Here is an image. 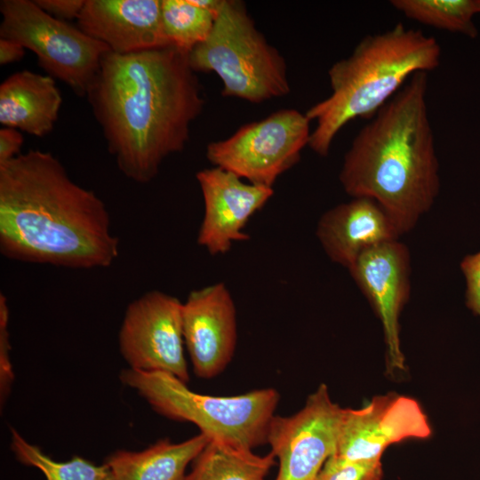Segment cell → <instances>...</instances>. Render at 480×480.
Wrapping results in <instances>:
<instances>
[{
  "instance_id": "obj_25",
  "label": "cell",
  "mask_w": 480,
  "mask_h": 480,
  "mask_svg": "<svg viewBox=\"0 0 480 480\" xmlns=\"http://www.w3.org/2000/svg\"><path fill=\"white\" fill-rule=\"evenodd\" d=\"M460 269L466 280V305L480 317V251L464 257Z\"/></svg>"
},
{
  "instance_id": "obj_23",
  "label": "cell",
  "mask_w": 480,
  "mask_h": 480,
  "mask_svg": "<svg viewBox=\"0 0 480 480\" xmlns=\"http://www.w3.org/2000/svg\"><path fill=\"white\" fill-rule=\"evenodd\" d=\"M381 459L349 460L332 455L314 480H381Z\"/></svg>"
},
{
  "instance_id": "obj_27",
  "label": "cell",
  "mask_w": 480,
  "mask_h": 480,
  "mask_svg": "<svg viewBox=\"0 0 480 480\" xmlns=\"http://www.w3.org/2000/svg\"><path fill=\"white\" fill-rule=\"evenodd\" d=\"M24 139L20 131L4 127L0 130V164L21 154Z\"/></svg>"
},
{
  "instance_id": "obj_1",
  "label": "cell",
  "mask_w": 480,
  "mask_h": 480,
  "mask_svg": "<svg viewBox=\"0 0 480 480\" xmlns=\"http://www.w3.org/2000/svg\"><path fill=\"white\" fill-rule=\"evenodd\" d=\"M188 53L174 46L107 52L86 97L109 154L131 180L146 184L186 147L204 100Z\"/></svg>"
},
{
  "instance_id": "obj_7",
  "label": "cell",
  "mask_w": 480,
  "mask_h": 480,
  "mask_svg": "<svg viewBox=\"0 0 480 480\" xmlns=\"http://www.w3.org/2000/svg\"><path fill=\"white\" fill-rule=\"evenodd\" d=\"M0 12V38L32 51L49 76L65 83L76 95L86 96L102 58L110 52L105 44L48 14L35 1L3 0Z\"/></svg>"
},
{
  "instance_id": "obj_19",
  "label": "cell",
  "mask_w": 480,
  "mask_h": 480,
  "mask_svg": "<svg viewBox=\"0 0 480 480\" xmlns=\"http://www.w3.org/2000/svg\"><path fill=\"white\" fill-rule=\"evenodd\" d=\"M275 459L272 452L260 456L252 450L209 441L194 460L187 480H265Z\"/></svg>"
},
{
  "instance_id": "obj_14",
  "label": "cell",
  "mask_w": 480,
  "mask_h": 480,
  "mask_svg": "<svg viewBox=\"0 0 480 480\" xmlns=\"http://www.w3.org/2000/svg\"><path fill=\"white\" fill-rule=\"evenodd\" d=\"M196 178L204 207L197 243L212 255L224 254L233 243L249 239L244 228L273 196V188L245 183L215 166L197 172Z\"/></svg>"
},
{
  "instance_id": "obj_28",
  "label": "cell",
  "mask_w": 480,
  "mask_h": 480,
  "mask_svg": "<svg viewBox=\"0 0 480 480\" xmlns=\"http://www.w3.org/2000/svg\"><path fill=\"white\" fill-rule=\"evenodd\" d=\"M25 55V47L20 43L0 38V64L6 65L20 60Z\"/></svg>"
},
{
  "instance_id": "obj_16",
  "label": "cell",
  "mask_w": 480,
  "mask_h": 480,
  "mask_svg": "<svg viewBox=\"0 0 480 480\" xmlns=\"http://www.w3.org/2000/svg\"><path fill=\"white\" fill-rule=\"evenodd\" d=\"M316 236L330 260L348 269L365 250L398 240L401 235L378 203L355 197L325 212Z\"/></svg>"
},
{
  "instance_id": "obj_18",
  "label": "cell",
  "mask_w": 480,
  "mask_h": 480,
  "mask_svg": "<svg viewBox=\"0 0 480 480\" xmlns=\"http://www.w3.org/2000/svg\"><path fill=\"white\" fill-rule=\"evenodd\" d=\"M209 441L202 433L180 443L161 439L139 452L116 451L105 463L112 480H187L188 465Z\"/></svg>"
},
{
  "instance_id": "obj_20",
  "label": "cell",
  "mask_w": 480,
  "mask_h": 480,
  "mask_svg": "<svg viewBox=\"0 0 480 480\" xmlns=\"http://www.w3.org/2000/svg\"><path fill=\"white\" fill-rule=\"evenodd\" d=\"M391 5L417 22L469 38L478 36L476 0H392Z\"/></svg>"
},
{
  "instance_id": "obj_9",
  "label": "cell",
  "mask_w": 480,
  "mask_h": 480,
  "mask_svg": "<svg viewBox=\"0 0 480 480\" xmlns=\"http://www.w3.org/2000/svg\"><path fill=\"white\" fill-rule=\"evenodd\" d=\"M118 347L129 368L189 380L182 302L172 295L152 290L132 300L123 317Z\"/></svg>"
},
{
  "instance_id": "obj_13",
  "label": "cell",
  "mask_w": 480,
  "mask_h": 480,
  "mask_svg": "<svg viewBox=\"0 0 480 480\" xmlns=\"http://www.w3.org/2000/svg\"><path fill=\"white\" fill-rule=\"evenodd\" d=\"M182 329L195 374L211 379L223 372L237 340L236 307L225 284L189 292L182 302Z\"/></svg>"
},
{
  "instance_id": "obj_4",
  "label": "cell",
  "mask_w": 480,
  "mask_h": 480,
  "mask_svg": "<svg viewBox=\"0 0 480 480\" xmlns=\"http://www.w3.org/2000/svg\"><path fill=\"white\" fill-rule=\"evenodd\" d=\"M434 36L402 23L368 35L328 70L332 92L305 113L316 122L308 147L326 156L338 132L350 121L371 119L418 72L440 64Z\"/></svg>"
},
{
  "instance_id": "obj_29",
  "label": "cell",
  "mask_w": 480,
  "mask_h": 480,
  "mask_svg": "<svg viewBox=\"0 0 480 480\" xmlns=\"http://www.w3.org/2000/svg\"><path fill=\"white\" fill-rule=\"evenodd\" d=\"M477 12L480 13V0H476Z\"/></svg>"
},
{
  "instance_id": "obj_21",
  "label": "cell",
  "mask_w": 480,
  "mask_h": 480,
  "mask_svg": "<svg viewBox=\"0 0 480 480\" xmlns=\"http://www.w3.org/2000/svg\"><path fill=\"white\" fill-rule=\"evenodd\" d=\"M11 449L20 463L39 469L46 480H112L106 463L96 465L80 456L58 461L46 455L38 446L28 443L12 429Z\"/></svg>"
},
{
  "instance_id": "obj_10",
  "label": "cell",
  "mask_w": 480,
  "mask_h": 480,
  "mask_svg": "<svg viewBox=\"0 0 480 480\" xmlns=\"http://www.w3.org/2000/svg\"><path fill=\"white\" fill-rule=\"evenodd\" d=\"M345 410L321 384L297 413L273 417L267 443L279 461L276 480L316 478L335 452Z\"/></svg>"
},
{
  "instance_id": "obj_12",
  "label": "cell",
  "mask_w": 480,
  "mask_h": 480,
  "mask_svg": "<svg viewBox=\"0 0 480 480\" xmlns=\"http://www.w3.org/2000/svg\"><path fill=\"white\" fill-rule=\"evenodd\" d=\"M431 435L428 417L413 398L388 393L360 409H346L335 452L349 460L381 459L391 444Z\"/></svg>"
},
{
  "instance_id": "obj_15",
  "label": "cell",
  "mask_w": 480,
  "mask_h": 480,
  "mask_svg": "<svg viewBox=\"0 0 480 480\" xmlns=\"http://www.w3.org/2000/svg\"><path fill=\"white\" fill-rule=\"evenodd\" d=\"M77 27L119 54L172 46L163 28L161 0H85Z\"/></svg>"
},
{
  "instance_id": "obj_5",
  "label": "cell",
  "mask_w": 480,
  "mask_h": 480,
  "mask_svg": "<svg viewBox=\"0 0 480 480\" xmlns=\"http://www.w3.org/2000/svg\"><path fill=\"white\" fill-rule=\"evenodd\" d=\"M120 380L159 414L195 424L210 441L248 450L267 443L279 402L274 388L231 396L196 393L187 383L162 372L128 368L121 372Z\"/></svg>"
},
{
  "instance_id": "obj_26",
  "label": "cell",
  "mask_w": 480,
  "mask_h": 480,
  "mask_svg": "<svg viewBox=\"0 0 480 480\" xmlns=\"http://www.w3.org/2000/svg\"><path fill=\"white\" fill-rule=\"evenodd\" d=\"M35 3L52 17L67 21L77 20L85 0H35Z\"/></svg>"
},
{
  "instance_id": "obj_22",
  "label": "cell",
  "mask_w": 480,
  "mask_h": 480,
  "mask_svg": "<svg viewBox=\"0 0 480 480\" xmlns=\"http://www.w3.org/2000/svg\"><path fill=\"white\" fill-rule=\"evenodd\" d=\"M161 16L171 45L187 52L207 39L216 19L190 0H161Z\"/></svg>"
},
{
  "instance_id": "obj_2",
  "label": "cell",
  "mask_w": 480,
  "mask_h": 480,
  "mask_svg": "<svg viewBox=\"0 0 480 480\" xmlns=\"http://www.w3.org/2000/svg\"><path fill=\"white\" fill-rule=\"evenodd\" d=\"M0 252L22 262L108 268L119 239L104 202L52 153L29 149L0 164Z\"/></svg>"
},
{
  "instance_id": "obj_8",
  "label": "cell",
  "mask_w": 480,
  "mask_h": 480,
  "mask_svg": "<svg viewBox=\"0 0 480 480\" xmlns=\"http://www.w3.org/2000/svg\"><path fill=\"white\" fill-rule=\"evenodd\" d=\"M310 120L296 109H280L268 116L241 126L229 138L213 141L206 157L215 167L246 180L273 188L277 178L295 165L308 146Z\"/></svg>"
},
{
  "instance_id": "obj_6",
  "label": "cell",
  "mask_w": 480,
  "mask_h": 480,
  "mask_svg": "<svg viewBox=\"0 0 480 480\" xmlns=\"http://www.w3.org/2000/svg\"><path fill=\"white\" fill-rule=\"evenodd\" d=\"M195 72H214L224 97L261 103L287 95L284 57L259 31L238 0H222L211 34L188 53Z\"/></svg>"
},
{
  "instance_id": "obj_3",
  "label": "cell",
  "mask_w": 480,
  "mask_h": 480,
  "mask_svg": "<svg viewBox=\"0 0 480 480\" xmlns=\"http://www.w3.org/2000/svg\"><path fill=\"white\" fill-rule=\"evenodd\" d=\"M428 73L414 74L364 124L339 175L347 194L378 203L402 236L433 206L439 163L428 103Z\"/></svg>"
},
{
  "instance_id": "obj_17",
  "label": "cell",
  "mask_w": 480,
  "mask_h": 480,
  "mask_svg": "<svg viewBox=\"0 0 480 480\" xmlns=\"http://www.w3.org/2000/svg\"><path fill=\"white\" fill-rule=\"evenodd\" d=\"M62 96L49 75L22 70L0 85V123L36 137L50 133L59 117Z\"/></svg>"
},
{
  "instance_id": "obj_11",
  "label": "cell",
  "mask_w": 480,
  "mask_h": 480,
  "mask_svg": "<svg viewBox=\"0 0 480 480\" xmlns=\"http://www.w3.org/2000/svg\"><path fill=\"white\" fill-rule=\"evenodd\" d=\"M348 271L381 322L388 373L404 372L399 317L411 292L408 248L399 239L372 246L359 255Z\"/></svg>"
},
{
  "instance_id": "obj_24",
  "label": "cell",
  "mask_w": 480,
  "mask_h": 480,
  "mask_svg": "<svg viewBox=\"0 0 480 480\" xmlns=\"http://www.w3.org/2000/svg\"><path fill=\"white\" fill-rule=\"evenodd\" d=\"M9 308L5 296L0 295V396L1 403L7 397L13 380L11 363V344L8 332Z\"/></svg>"
}]
</instances>
